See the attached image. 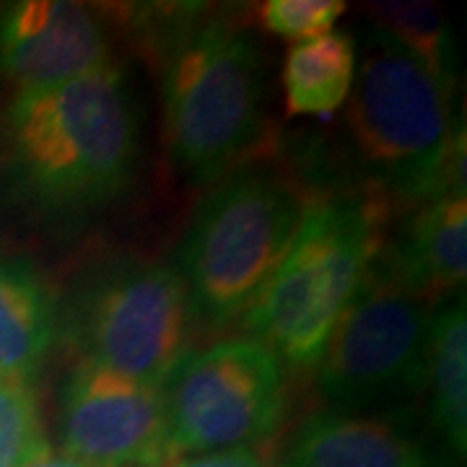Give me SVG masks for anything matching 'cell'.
I'll return each mask as SVG.
<instances>
[{
	"label": "cell",
	"mask_w": 467,
	"mask_h": 467,
	"mask_svg": "<svg viewBox=\"0 0 467 467\" xmlns=\"http://www.w3.org/2000/svg\"><path fill=\"white\" fill-rule=\"evenodd\" d=\"M451 91L454 81L436 76L382 29H364L346 143L368 192L389 211L465 192V133L451 119Z\"/></svg>",
	"instance_id": "3957f363"
},
{
	"label": "cell",
	"mask_w": 467,
	"mask_h": 467,
	"mask_svg": "<svg viewBox=\"0 0 467 467\" xmlns=\"http://www.w3.org/2000/svg\"><path fill=\"white\" fill-rule=\"evenodd\" d=\"M55 436L88 467H171L167 408L159 384L76 361L57 384Z\"/></svg>",
	"instance_id": "9c48e42d"
},
{
	"label": "cell",
	"mask_w": 467,
	"mask_h": 467,
	"mask_svg": "<svg viewBox=\"0 0 467 467\" xmlns=\"http://www.w3.org/2000/svg\"><path fill=\"white\" fill-rule=\"evenodd\" d=\"M171 467H278L265 451H221V454H202V457H184Z\"/></svg>",
	"instance_id": "d6986e66"
},
{
	"label": "cell",
	"mask_w": 467,
	"mask_h": 467,
	"mask_svg": "<svg viewBox=\"0 0 467 467\" xmlns=\"http://www.w3.org/2000/svg\"><path fill=\"white\" fill-rule=\"evenodd\" d=\"M130 32L149 55L171 164L190 184H216L250 164L270 130L265 47L244 18L205 3L140 5Z\"/></svg>",
	"instance_id": "6da1fadb"
},
{
	"label": "cell",
	"mask_w": 467,
	"mask_h": 467,
	"mask_svg": "<svg viewBox=\"0 0 467 467\" xmlns=\"http://www.w3.org/2000/svg\"><path fill=\"white\" fill-rule=\"evenodd\" d=\"M278 467H450L402 418L325 408L288 434Z\"/></svg>",
	"instance_id": "8fae6325"
},
{
	"label": "cell",
	"mask_w": 467,
	"mask_h": 467,
	"mask_svg": "<svg viewBox=\"0 0 467 467\" xmlns=\"http://www.w3.org/2000/svg\"><path fill=\"white\" fill-rule=\"evenodd\" d=\"M140 164V107L122 63L14 94L0 117L5 187L36 218L86 221L115 205Z\"/></svg>",
	"instance_id": "7a4b0ae2"
},
{
	"label": "cell",
	"mask_w": 467,
	"mask_h": 467,
	"mask_svg": "<svg viewBox=\"0 0 467 467\" xmlns=\"http://www.w3.org/2000/svg\"><path fill=\"white\" fill-rule=\"evenodd\" d=\"M24 467H88L81 465V462H76V460H70L66 454H55V451H45L42 457H36L32 462H26Z\"/></svg>",
	"instance_id": "ffe728a7"
},
{
	"label": "cell",
	"mask_w": 467,
	"mask_h": 467,
	"mask_svg": "<svg viewBox=\"0 0 467 467\" xmlns=\"http://www.w3.org/2000/svg\"><path fill=\"white\" fill-rule=\"evenodd\" d=\"M389 205L377 195H330L309 202L291 247L242 330L296 371L317 367L335 325L367 278Z\"/></svg>",
	"instance_id": "5b68a950"
},
{
	"label": "cell",
	"mask_w": 467,
	"mask_h": 467,
	"mask_svg": "<svg viewBox=\"0 0 467 467\" xmlns=\"http://www.w3.org/2000/svg\"><path fill=\"white\" fill-rule=\"evenodd\" d=\"M343 14V0H267L257 11V21L267 34L299 45L333 32L335 21Z\"/></svg>",
	"instance_id": "ac0fdd59"
},
{
	"label": "cell",
	"mask_w": 467,
	"mask_h": 467,
	"mask_svg": "<svg viewBox=\"0 0 467 467\" xmlns=\"http://www.w3.org/2000/svg\"><path fill=\"white\" fill-rule=\"evenodd\" d=\"M371 26L382 29L398 45L413 52L418 60L436 76L454 81V36L444 14L434 3H405V0H387V3H368Z\"/></svg>",
	"instance_id": "2e32d148"
},
{
	"label": "cell",
	"mask_w": 467,
	"mask_h": 467,
	"mask_svg": "<svg viewBox=\"0 0 467 467\" xmlns=\"http://www.w3.org/2000/svg\"><path fill=\"white\" fill-rule=\"evenodd\" d=\"M431 309L368 265L315 367L319 398L333 410H368L418 392Z\"/></svg>",
	"instance_id": "ba28073f"
},
{
	"label": "cell",
	"mask_w": 467,
	"mask_h": 467,
	"mask_svg": "<svg viewBox=\"0 0 467 467\" xmlns=\"http://www.w3.org/2000/svg\"><path fill=\"white\" fill-rule=\"evenodd\" d=\"M418 395L429 426L450 460L467 450V312L465 294H454L431 309Z\"/></svg>",
	"instance_id": "5bb4252c"
},
{
	"label": "cell",
	"mask_w": 467,
	"mask_h": 467,
	"mask_svg": "<svg viewBox=\"0 0 467 467\" xmlns=\"http://www.w3.org/2000/svg\"><path fill=\"white\" fill-rule=\"evenodd\" d=\"M57 312L60 343L76 361L159 387L198 327L174 265L143 257L97 260L70 284Z\"/></svg>",
	"instance_id": "8992f818"
},
{
	"label": "cell",
	"mask_w": 467,
	"mask_h": 467,
	"mask_svg": "<svg viewBox=\"0 0 467 467\" xmlns=\"http://www.w3.org/2000/svg\"><path fill=\"white\" fill-rule=\"evenodd\" d=\"M309 208L304 190L263 164L211 184L174 254L195 322L221 333L239 325L281 265Z\"/></svg>",
	"instance_id": "277c9868"
},
{
	"label": "cell",
	"mask_w": 467,
	"mask_h": 467,
	"mask_svg": "<svg viewBox=\"0 0 467 467\" xmlns=\"http://www.w3.org/2000/svg\"><path fill=\"white\" fill-rule=\"evenodd\" d=\"M177 460L260 450L285 416L284 364L250 335L190 348L161 382Z\"/></svg>",
	"instance_id": "52a82bcc"
},
{
	"label": "cell",
	"mask_w": 467,
	"mask_h": 467,
	"mask_svg": "<svg viewBox=\"0 0 467 467\" xmlns=\"http://www.w3.org/2000/svg\"><path fill=\"white\" fill-rule=\"evenodd\" d=\"M50 450L34 384L0 377V467H24Z\"/></svg>",
	"instance_id": "e0dca14e"
},
{
	"label": "cell",
	"mask_w": 467,
	"mask_h": 467,
	"mask_svg": "<svg viewBox=\"0 0 467 467\" xmlns=\"http://www.w3.org/2000/svg\"><path fill=\"white\" fill-rule=\"evenodd\" d=\"M371 267L429 306L462 291L467 273V192L420 202L395 239L382 234Z\"/></svg>",
	"instance_id": "7c38bea8"
},
{
	"label": "cell",
	"mask_w": 467,
	"mask_h": 467,
	"mask_svg": "<svg viewBox=\"0 0 467 467\" xmlns=\"http://www.w3.org/2000/svg\"><path fill=\"white\" fill-rule=\"evenodd\" d=\"M356 78V36L327 32L294 45L284 60V86L288 115H330L350 97Z\"/></svg>",
	"instance_id": "9a60e30c"
},
{
	"label": "cell",
	"mask_w": 467,
	"mask_h": 467,
	"mask_svg": "<svg viewBox=\"0 0 467 467\" xmlns=\"http://www.w3.org/2000/svg\"><path fill=\"white\" fill-rule=\"evenodd\" d=\"M60 346V312L42 273L0 254V377L32 384Z\"/></svg>",
	"instance_id": "4fadbf2b"
},
{
	"label": "cell",
	"mask_w": 467,
	"mask_h": 467,
	"mask_svg": "<svg viewBox=\"0 0 467 467\" xmlns=\"http://www.w3.org/2000/svg\"><path fill=\"white\" fill-rule=\"evenodd\" d=\"M119 63L109 14L70 0H21L0 8V76L42 91Z\"/></svg>",
	"instance_id": "30bf717a"
}]
</instances>
